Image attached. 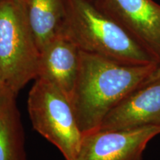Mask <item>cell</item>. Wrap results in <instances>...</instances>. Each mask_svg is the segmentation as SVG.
<instances>
[{"label": "cell", "mask_w": 160, "mask_h": 160, "mask_svg": "<svg viewBox=\"0 0 160 160\" xmlns=\"http://www.w3.org/2000/svg\"><path fill=\"white\" fill-rule=\"evenodd\" d=\"M157 65H128L80 51L71 102L83 134L99 129L108 113L139 88Z\"/></svg>", "instance_id": "cell-1"}, {"label": "cell", "mask_w": 160, "mask_h": 160, "mask_svg": "<svg viewBox=\"0 0 160 160\" xmlns=\"http://www.w3.org/2000/svg\"><path fill=\"white\" fill-rule=\"evenodd\" d=\"M160 126V78L135 89L108 113L99 130Z\"/></svg>", "instance_id": "cell-7"}, {"label": "cell", "mask_w": 160, "mask_h": 160, "mask_svg": "<svg viewBox=\"0 0 160 160\" xmlns=\"http://www.w3.org/2000/svg\"><path fill=\"white\" fill-rule=\"evenodd\" d=\"M79 64L80 50L59 32L40 50L37 77L48 80L71 99Z\"/></svg>", "instance_id": "cell-8"}, {"label": "cell", "mask_w": 160, "mask_h": 160, "mask_svg": "<svg viewBox=\"0 0 160 160\" xmlns=\"http://www.w3.org/2000/svg\"><path fill=\"white\" fill-rule=\"evenodd\" d=\"M158 78H160V62L158 63V65H157V67H156L154 71H153V73L150 75V77L148 78L142 84L147 83L148 82L152 81V80L157 79Z\"/></svg>", "instance_id": "cell-11"}, {"label": "cell", "mask_w": 160, "mask_h": 160, "mask_svg": "<svg viewBox=\"0 0 160 160\" xmlns=\"http://www.w3.org/2000/svg\"><path fill=\"white\" fill-rule=\"evenodd\" d=\"M93 1H94V0H93Z\"/></svg>", "instance_id": "cell-13"}, {"label": "cell", "mask_w": 160, "mask_h": 160, "mask_svg": "<svg viewBox=\"0 0 160 160\" xmlns=\"http://www.w3.org/2000/svg\"><path fill=\"white\" fill-rule=\"evenodd\" d=\"M39 51L59 33L65 18L67 0H24Z\"/></svg>", "instance_id": "cell-10"}, {"label": "cell", "mask_w": 160, "mask_h": 160, "mask_svg": "<svg viewBox=\"0 0 160 160\" xmlns=\"http://www.w3.org/2000/svg\"><path fill=\"white\" fill-rule=\"evenodd\" d=\"M159 134L160 126L88 132L77 160H142L148 144Z\"/></svg>", "instance_id": "cell-5"}, {"label": "cell", "mask_w": 160, "mask_h": 160, "mask_svg": "<svg viewBox=\"0 0 160 160\" xmlns=\"http://www.w3.org/2000/svg\"><path fill=\"white\" fill-rule=\"evenodd\" d=\"M5 86V82H4L3 76H2V72L1 67H0V89H2Z\"/></svg>", "instance_id": "cell-12"}, {"label": "cell", "mask_w": 160, "mask_h": 160, "mask_svg": "<svg viewBox=\"0 0 160 160\" xmlns=\"http://www.w3.org/2000/svg\"><path fill=\"white\" fill-rule=\"evenodd\" d=\"M59 32L85 53L128 65L158 64L125 28L93 0H67L65 18Z\"/></svg>", "instance_id": "cell-2"}, {"label": "cell", "mask_w": 160, "mask_h": 160, "mask_svg": "<svg viewBox=\"0 0 160 160\" xmlns=\"http://www.w3.org/2000/svg\"><path fill=\"white\" fill-rule=\"evenodd\" d=\"M33 128L55 145L65 160H77L82 140L71 99L48 80L36 78L28 98Z\"/></svg>", "instance_id": "cell-4"}, {"label": "cell", "mask_w": 160, "mask_h": 160, "mask_svg": "<svg viewBox=\"0 0 160 160\" xmlns=\"http://www.w3.org/2000/svg\"><path fill=\"white\" fill-rule=\"evenodd\" d=\"M160 62V5L153 0H94Z\"/></svg>", "instance_id": "cell-6"}, {"label": "cell", "mask_w": 160, "mask_h": 160, "mask_svg": "<svg viewBox=\"0 0 160 160\" xmlns=\"http://www.w3.org/2000/svg\"><path fill=\"white\" fill-rule=\"evenodd\" d=\"M40 51L24 0H0V67L6 87L18 94L38 76Z\"/></svg>", "instance_id": "cell-3"}, {"label": "cell", "mask_w": 160, "mask_h": 160, "mask_svg": "<svg viewBox=\"0 0 160 160\" xmlns=\"http://www.w3.org/2000/svg\"><path fill=\"white\" fill-rule=\"evenodd\" d=\"M17 93L0 89V160H27Z\"/></svg>", "instance_id": "cell-9"}]
</instances>
